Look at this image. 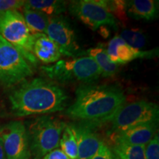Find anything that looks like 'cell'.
Listing matches in <instances>:
<instances>
[{
	"mask_svg": "<svg viewBox=\"0 0 159 159\" xmlns=\"http://www.w3.org/2000/svg\"><path fill=\"white\" fill-rule=\"evenodd\" d=\"M68 99L62 87L43 77L25 80L9 94L12 113L19 117L61 111L66 107Z\"/></svg>",
	"mask_w": 159,
	"mask_h": 159,
	"instance_id": "cell-1",
	"label": "cell"
},
{
	"mask_svg": "<svg viewBox=\"0 0 159 159\" xmlns=\"http://www.w3.org/2000/svg\"><path fill=\"white\" fill-rule=\"evenodd\" d=\"M125 102L124 92L116 85L83 84L77 89L75 102L66 115L96 125L110 121Z\"/></svg>",
	"mask_w": 159,
	"mask_h": 159,
	"instance_id": "cell-2",
	"label": "cell"
},
{
	"mask_svg": "<svg viewBox=\"0 0 159 159\" xmlns=\"http://www.w3.org/2000/svg\"><path fill=\"white\" fill-rule=\"evenodd\" d=\"M41 70L52 81L59 83L91 84L102 75L98 66L89 56L59 60L52 64L41 66Z\"/></svg>",
	"mask_w": 159,
	"mask_h": 159,
	"instance_id": "cell-3",
	"label": "cell"
},
{
	"mask_svg": "<svg viewBox=\"0 0 159 159\" xmlns=\"http://www.w3.org/2000/svg\"><path fill=\"white\" fill-rule=\"evenodd\" d=\"M66 125L61 119L52 116H41L33 119L27 128L31 157L42 159L57 148Z\"/></svg>",
	"mask_w": 159,
	"mask_h": 159,
	"instance_id": "cell-4",
	"label": "cell"
},
{
	"mask_svg": "<svg viewBox=\"0 0 159 159\" xmlns=\"http://www.w3.org/2000/svg\"><path fill=\"white\" fill-rule=\"evenodd\" d=\"M0 35L19 50L30 66L37 65L33 54V35L19 11H7L0 14Z\"/></svg>",
	"mask_w": 159,
	"mask_h": 159,
	"instance_id": "cell-5",
	"label": "cell"
},
{
	"mask_svg": "<svg viewBox=\"0 0 159 159\" xmlns=\"http://www.w3.org/2000/svg\"><path fill=\"white\" fill-rule=\"evenodd\" d=\"M33 75L30 64L21 52L0 35V83L4 86L19 85Z\"/></svg>",
	"mask_w": 159,
	"mask_h": 159,
	"instance_id": "cell-6",
	"label": "cell"
},
{
	"mask_svg": "<svg viewBox=\"0 0 159 159\" xmlns=\"http://www.w3.org/2000/svg\"><path fill=\"white\" fill-rule=\"evenodd\" d=\"M158 105L146 100H139L124 104L115 113L109 122L113 132H121L139 125L158 123Z\"/></svg>",
	"mask_w": 159,
	"mask_h": 159,
	"instance_id": "cell-7",
	"label": "cell"
},
{
	"mask_svg": "<svg viewBox=\"0 0 159 159\" xmlns=\"http://www.w3.org/2000/svg\"><path fill=\"white\" fill-rule=\"evenodd\" d=\"M69 11L92 30L105 25L117 29L116 18L107 10L102 0L71 1Z\"/></svg>",
	"mask_w": 159,
	"mask_h": 159,
	"instance_id": "cell-8",
	"label": "cell"
},
{
	"mask_svg": "<svg viewBox=\"0 0 159 159\" xmlns=\"http://www.w3.org/2000/svg\"><path fill=\"white\" fill-rule=\"evenodd\" d=\"M0 137L7 159L31 158L29 136L25 124L13 121L0 129Z\"/></svg>",
	"mask_w": 159,
	"mask_h": 159,
	"instance_id": "cell-9",
	"label": "cell"
},
{
	"mask_svg": "<svg viewBox=\"0 0 159 159\" xmlns=\"http://www.w3.org/2000/svg\"><path fill=\"white\" fill-rule=\"evenodd\" d=\"M45 34L56 43L63 56L74 57L81 54L74 30L64 16L49 17Z\"/></svg>",
	"mask_w": 159,
	"mask_h": 159,
	"instance_id": "cell-10",
	"label": "cell"
},
{
	"mask_svg": "<svg viewBox=\"0 0 159 159\" xmlns=\"http://www.w3.org/2000/svg\"><path fill=\"white\" fill-rule=\"evenodd\" d=\"M109 58L116 65L125 64L140 58H152L158 55V49L143 51L135 49L128 44L119 35L109 41L106 48Z\"/></svg>",
	"mask_w": 159,
	"mask_h": 159,
	"instance_id": "cell-11",
	"label": "cell"
},
{
	"mask_svg": "<svg viewBox=\"0 0 159 159\" xmlns=\"http://www.w3.org/2000/svg\"><path fill=\"white\" fill-rule=\"evenodd\" d=\"M77 144V159H89L96 153L103 141L93 130V125L83 122L70 125Z\"/></svg>",
	"mask_w": 159,
	"mask_h": 159,
	"instance_id": "cell-12",
	"label": "cell"
},
{
	"mask_svg": "<svg viewBox=\"0 0 159 159\" xmlns=\"http://www.w3.org/2000/svg\"><path fill=\"white\" fill-rule=\"evenodd\" d=\"M158 123H147L115 133L112 142H119L133 145L145 146L156 135Z\"/></svg>",
	"mask_w": 159,
	"mask_h": 159,
	"instance_id": "cell-13",
	"label": "cell"
},
{
	"mask_svg": "<svg viewBox=\"0 0 159 159\" xmlns=\"http://www.w3.org/2000/svg\"><path fill=\"white\" fill-rule=\"evenodd\" d=\"M32 50L36 59L46 64L56 63L62 56L57 45L44 33L33 35Z\"/></svg>",
	"mask_w": 159,
	"mask_h": 159,
	"instance_id": "cell-14",
	"label": "cell"
},
{
	"mask_svg": "<svg viewBox=\"0 0 159 159\" xmlns=\"http://www.w3.org/2000/svg\"><path fill=\"white\" fill-rule=\"evenodd\" d=\"M127 15L134 19L152 21L158 18V1L131 0L126 1Z\"/></svg>",
	"mask_w": 159,
	"mask_h": 159,
	"instance_id": "cell-15",
	"label": "cell"
},
{
	"mask_svg": "<svg viewBox=\"0 0 159 159\" xmlns=\"http://www.w3.org/2000/svg\"><path fill=\"white\" fill-rule=\"evenodd\" d=\"M86 54L94 60L98 66L102 77H112L118 71V65L115 64L111 61L105 47L99 46L94 48H90L86 51Z\"/></svg>",
	"mask_w": 159,
	"mask_h": 159,
	"instance_id": "cell-16",
	"label": "cell"
},
{
	"mask_svg": "<svg viewBox=\"0 0 159 159\" xmlns=\"http://www.w3.org/2000/svg\"><path fill=\"white\" fill-rule=\"evenodd\" d=\"M24 7L35 10L47 16H59L66 10V2L58 0H28L25 1Z\"/></svg>",
	"mask_w": 159,
	"mask_h": 159,
	"instance_id": "cell-17",
	"label": "cell"
},
{
	"mask_svg": "<svg viewBox=\"0 0 159 159\" xmlns=\"http://www.w3.org/2000/svg\"><path fill=\"white\" fill-rule=\"evenodd\" d=\"M23 17L32 35L44 33L48 25L49 16L41 12L23 7Z\"/></svg>",
	"mask_w": 159,
	"mask_h": 159,
	"instance_id": "cell-18",
	"label": "cell"
},
{
	"mask_svg": "<svg viewBox=\"0 0 159 159\" xmlns=\"http://www.w3.org/2000/svg\"><path fill=\"white\" fill-rule=\"evenodd\" d=\"M111 151L119 159H146L145 146L113 142Z\"/></svg>",
	"mask_w": 159,
	"mask_h": 159,
	"instance_id": "cell-19",
	"label": "cell"
},
{
	"mask_svg": "<svg viewBox=\"0 0 159 159\" xmlns=\"http://www.w3.org/2000/svg\"><path fill=\"white\" fill-rule=\"evenodd\" d=\"M61 150L71 159H77V144L70 125H66L60 139Z\"/></svg>",
	"mask_w": 159,
	"mask_h": 159,
	"instance_id": "cell-20",
	"label": "cell"
},
{
	"mask_svg": "<svg viewBox=\"0 0 159 159\" xmlns=\"http://www.w3.org/2000/svg\"><path fill=\"white\" fill-rule=\"evenodd\" d=\"M128 44L135 49L143 48L146 43V37L144 33L139 29L125 30L119 35Z\"/></svg>",
	"mask_w": 159,
	"mask_h": 159,
	"instance_id": "cell-21",
	"label": "cell"
},
{
	"mask_svg": "<svg viewBox=\"0 0 159 159\" xmlns=\"http://www.w3.org/2000/svg\"><path fill=\"white\" fill-rule=\"evenodd\" d=\"M107 10L110 12L113 16L115 15L118 19L122 21H125L127 17L126 13V1L122 0H113V1H108V0H102Z\"/></svg>",
	"mask_w": 159,
	"mask_h": 159,
	"instance_id": "cell-22",
	"label": "cell"
},
{
	"mask_svg": "<svg viewBox=\"0 0 159 159\" xmlns=\"http://www.w3.org/2000/svg\"><path fill=\"white\" fill-rule=\"evenodd\" d=\"M145 156L146 159H159V138L158 133L145 145Z\"/></svg>",
	"mask_w": 159,
	"mask_h": 159,
	"instance_id": "cell-23",
	"label": "cell"
},
{
	"mask_svg": "<svg viewBox=\"0 0 159 159\" xmlns=\"http://www.w3.org/2000/svg\"><path fill=\"white\" fill-rule=\"evenodd\" d=\"M23 0H0V14L7 11H18L24 7Z\"/></svg>",
	"mask_w": 159,
	"mask_h": 159,
	"instance_id": "cell-24",
	"label": "cell"
},
{
	"mask_svg": "<svg viewBox=\"0 0 159 159\" xmlns=\"http://www.w3.org/2000/svg\"><path fill=\"white\" fill-rule=\"evenodd\" d=\"M89 159H114V156L111 148L104 142H102L96 153Z\"/></svg>",
	"mask_w": 159,
	"mask_h": 159,
	"instance_id": "cell-25",
	"label": "cell"
},
{
	"mask_svg": "<svg viewBox=\"0 0 159 159\" xmlns=\"http://www.w3.org/2000/svg\"><path fill=\"white\" fill-rule=\"evenodd\" d=\"M42 159H71L61 149L56 148L50 151L43 157Z\"/></svg>",
	"mask_w": 159,
	"mask_h": 159,
	"instance_id": "cell-26",
	"label": "cell"
},
{
	"mask_svg": "<svg viewBox=\"0 0 159 159\" xmlns=\"http://www.w3.org/2000/svg\"><path fill=\"white\" fill-rule=\"evenodd\" d=\"M0 159H7L5 152V150H4L3 148L2 141L1 137H0Z\"/></svg>",
	"mask_w": 159,
	"mask_h": 159,
	"instance_id": "cell-27",
	"label": "cell"
},
{
	"mask_svg": "<svg viewBox=\"0 0 159 159\" xmlns=\"http://www.w3.org/2000/svg\"><path fill=\"white\" fill-rule=\"evenodd\" d=\"M114 159H119L118 157H116V156H114Z\"/></svg>",
	"mask_w": 159,
	"mask_h": 159,
	"instance_id": "cell-28",
	"label": "cell"
}]
</instances>
